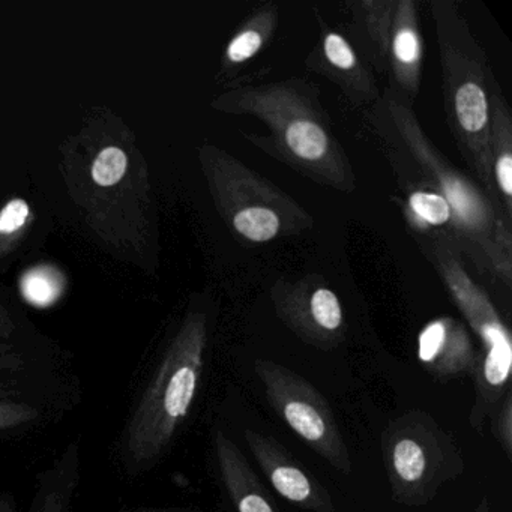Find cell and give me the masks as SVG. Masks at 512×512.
Here are the masks:
<instances>
[{
	"instance_id": "6da1fadb",
	"label": "cell",
	"mask_w": 512,
	"mask_h": 512,
	"mask_svg": "<svg viewBox=\"0 0 512 512\" xmlns=\"http://www.w3.org/2000/svg\"><path fill=\"white\" fill-rule=\"evenodd\" d=\"M203 349L202 332L188 329L164 356L128 424L133 463L157 460L184 424L202 379Z\"/></svg>"
},
{
	"instance_id": "7a4b0ae2",
	"label": "cell",
	"mask_w": 512,
	"mask_h": 512,
	"mask_svg": "<svg viewBox=\"0 0 512 512\" xmlns=\"http://www.w3.org/2000/svg\"><path fill=\"white\" fill-rule=\"evenodd\" d=\"M382 455L392 499L404 506L433 502L448 482L463 475L455 440L424 410H409L382 433Z\"/></svg>"
},
{
	"instance_id": "3957f363",
	"label": "cell",
	"mask_w": 512,
	"mask_h": 512,
	"mask_svg": "<svg viewBox=\"0 0 512 512\" xmlns=\"http://www.w3.org/2000/svg\"><path fill=\"white\" fill-rule=\"evenodd\" d=\"M256 376L277 415L338 472H352V458L322 392L301 374L271 361H256Z\"/></svg>"
},
{
	"instance_id": "277c9868",
	"label": "cell",
	"mask_w": 512,
	"mask_h": 512,
	"mask_svg": "<svg viewBox=\"0 0 512 512\" xmlns=\"http://www.w3.org/2000/svg\"><path fill=\"white\" fill-rule=\"evenodd\" d=\"M244 437L266 478L287 502L307 512H335L328 490L305 472L277 440L251 428H245Z\"/></svg>"
},
{
	"instance_id": "5b68a950",
	"label": "cell",
	"mask_w": 512,
	"mask_h": 512,
	"mask_svg": "<svg viewBox=\"0 0 512 512\" xmlns=\"http://www.w3.org/2000/svg\"><path fill=\"white\" fill-rule=\"evenodd\" d=\"M215 455L227 494L238 512H280L241 449L221 428L214 433Z\"/></svg>"
},
{
	"instance_id": "8992f818",
	"label": "cell",
	"mask_w": 512,
	"mask_h": 512,
	"mask_svg": "<svg viewBox=\"0 0 512 512\" xmlns=\"http://www.w3.org/2000/svg\"><path fill=\"white\" fill-rule=\"evenodd\" d=\"M418 356L431 376L439 380L475 377L481 364L466 335L449 331L440 320L428 325L419 335Z\"/></svg>"
},
{
	"instance_id": "52a82bcc",
	"label": "cell",
	"mask_w": 512,
	"mask_h": 512,
	"mask_svg": "<svg viewBox=\"0 0 512 512\" xmlns=\"http://www.w3.org/2000/svg\"><path fill=\"white\" fill-rule=\"evenodd\" d=\"M455 112L461 127L469 133H479L487 125V98L475 83L461 86L455 95Z\"/></svg>"
},
{
	"instance_id": "ba28073f",
	"label": "cell",
	"mask_w": 512,
	"mask_h": 512,
	"mask_svg": "<svg viewBox=\"0 0 512 512\" xmlns=\"http://www.w3.org/2000/svg\"><path fill=\"white\" fill-rule=\"evenodd\" d=\"M287 145L304 160H319L328 151V139L319 125L310 121H296L286 131Z\"/></svg>"
},
{
	"instance_id": "9c48e42d",
	"label": "cell",
	"mask_w": 512,
	"mask_h": 512,
	"mask_svg": "<svg viewBox=\"0 0 512 512\" xmlns=\"http://www.w3.org/2000/svg\"><path fill=\"white\" fill-rule=\"evenodd\" d=\"M236 230L254 242L271 241L280 229V220L275 212L266 208H247L235 217Z\"/></svg>"
},
{
	"instance_id": "30bf717a",
	"label": "cell",
	"mask_w": 512,
	"mask_h": 512,
	"mask_svg": "<svg viewBox=\"0 0 512 512\" xmlns=\"http://www.w3.org/2000/svg\"><path fill=\"white\" fill-rule=\"evenodd\" d=\"M127 170V155L122 149L106 148L100 152L94 167H92V178L95 184L101 187H112L121 181Z\"/></svg>"
},
{
	"instance_id": "8fae6325",
	"label": "cell",
	"mask_w": 512,
	"mask_h": 512,
	"mask_svg": "<svg viewBox=\"0 0 512 512\" xmlns=\"http://www.w3.org/2000/svg\"><path fill=\"white\" fill-rule=\"evenodd\" d=\"M311 316L323 331L334 332L343 323L340 302L331 290L319 289L311 296Z\"/></svg>"
},
{
	"instance_id": "7c38bea8",
	"label": "cell",
	"mask_w": 512,
	"mask_h": 512,
	"mask_svg": "<svg viewBox=\"0 0 512 512\" xmlns=\"http://www.w3.org/2000/svg\"><path fill=\"white\" fill-rule=\"evenodd\" d=\"M409 203L410 208H412L416 215H419L427 223L433 224V226L445 224L449 217H451L449 203L439 194L419 191V193L410 196Z\"/></svg>"
},
{
	"instance_id": "4fadbf2b",
	"label": "cell",
	"mask_w": 512,
	"mask_h": 512,
	"mask_svg": "<svg viewBox=\"0 0 512 512\" xmlns=\"http://www.w3.org/2000/svg\"><path fill=\"white\" fill-rule=\"evenodd\" d=\"M491 430L506 457L512 458V392H506L496 412L491 416Z\"/></svg>"
},
{
	"instance_id": "5bb4252c",
	"label": "cell",
	"mask_w": 512,
	"mask_h": 512,
	"mask_svg": "<svg viewBox=\"0 0 512 512\" xmlns=\"http://www.w3.org/2000/svg\"><path fill=\"white\" fill-rule=\"evenodd\" d=\"M40 418V412L31 404L19 401H0V430L31 424Z\"/></svg>"
},
{
	"instance_id": "9a60e30c",
	"label": "cell",
	"mask_w": 512,
	"mask_h": 512,
	"mask_svg": "<svg viewBox=\"0 0 512 512\" xmlns=\"http://www.w3.org/2000/svg\"><path fill=\"white\" fill-rule=\"evenodd\" d=\"M58 289L52 278L44 274L29 275L25 280V295L29 301L38 305H46L53 301Z\"/></svg>"
},
{
	"instance_id": "2e32d148",
	"label": "cell",
	"mask_w": 512,
	"mask_h": 512,
	"mask_svg": "<svg viewBox=\"0 0 512 512\" xmlns=\"http://www.w3.org/2000/svg\"><path fill=\"white\" fill-rule=\"evenodd\" d=\"M325 53L329 62L340 70H350L355 67V55L340 35L331 34L326 37Z\"/></svg>"
},
{
	"instance_id": "e0dca14e",
	"label": "cell",
	"mask_w": 512,
	"mask_h": 512,
	"mask_svg": "<svg viewBox=\"0 0 512 512\" xmlns=\"http://www.w3.org/2000/svg\"><path fill=\"white\" fill-rule=\"evenodd\" d=\"M260 47H262L260 34H257L256 31H248L232 41L229 50H227V55H229L230 61L244 62L253 58L259 52Z\"/></svg>"
},
{
	"instance_id": "ac0fdd59",
	"label": "cell",
	"mask_w": 512,
	"mask_h": 512,
	"mask_svg": "<svg viewBox=\"0 0 512 512\" xmlns=\"http://www.w3.org/2000/svg\"><path fill=\"white\" fill-rule=\"evenodd\" d=\"M29 205L25 200H13L0 212V233H13L28 220Z\"/></svg>"
},
{
	"instance_id": "d6986e66",
	"label": "cell",
	"mask_w": 512,
	"mask_h": 512,
	"mask_svg": "<svg viewBox=\"0 0 512 512\" xmlns=\"http://www.w3.org/2000/svg\"><path fill=\"white\" fill-rule=\"evenodd\" d=\"M394 53L403 64H413L418 59L419 44L412 31L398 32L394 41Z\"/></svg>"
},
{
	"instance_id": "ffe728a7",
	"label": "cell",
	"mask_w": 512,
	"mask_h": 512,
	"mask_svg": "<svg viewBox=\"0 0 512 512\" xmlns=\"http://www.w3.org/2000/svg\"><path fill=\"white\" fill-rule=\"evenodd\" d=\"M497 181H499L500 188L506 196L512 194V158L511 155H503L497 161Z\"/></svg>"
},
{
	"instance_id": "44dd1931",
	"label": "cell",
	"mask_w": 512,
	"mask_h": 512,
	"mask_svg": "<svg viewBox=\"0 0 512 512\" xmlns=\"http://www.w3.org/2000/svg\"><path fill=\"white\" fill-rule=\"evenodd\" d=\"M0 512H16V502L10 494H0Z\"/></svg>"
},
{
	"instance_id": "7402d4cb",
	"label": "cell",
	"mask_w": 512,
	"mask_h": 512,
	"mask_svg": "<svg viewBox=\"0 0 512 512\" xmlns=\"http://www.w3.org/2000/svg\"><path fill=\"white\" fill-rule=\"evenodd\" d=\"M473 512H491V503L488 497H482L481 502L478 503Z\"/></svg>"
},
{
	"instance_id": "603a6c76",
	"label": "cell",
	"mask_w": 512,
	"mask_h": 512,
	"mask_svg": "<svg viewBox=\"0 0 512 512\" xmlns=\"http://www.w3.org/2000/svg\"><path fill=\"white\" fill-rule=\"evenodd\" d=\"M152 512H172V511H152Z\"/></svg>"
}]
</instances>
